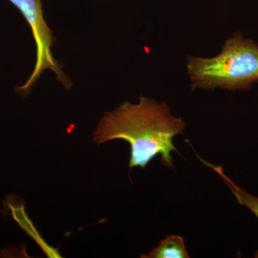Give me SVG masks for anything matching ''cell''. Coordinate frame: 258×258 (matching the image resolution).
I'll list each match as a JSON object with an SVG mask.
<instances>
[{
	"instance_id": "1",
	"label": "cell",
	"mask_w": 258,
	"mask_h": 258,
	"mask_svg": "<svg viewBox=\"0 0 258 258\" xmlns=\"http://www.w3.org/2000/svg\"><path fill=\"white\" fill-rule=\"evenodd\" d=\"M185 123L171 114L166 101L141 96L139 103L124 102L116 109L108 112L99 122L93 140L98 144L120 139L131 147L129 167L145 168L158 155L161 162L174 169L171 156L177 152L174 137L182 134Z\"/></svg>"
},
{
	"instance_id": "2",
	"label": "cell",
	"mask_w": 258,
	"mask_h": 258,
	"mask_svg": "<svg viewBox=\"0 0 258 258\" xmlns=\"http://www.w3.org/2000/svg\"><path fill=\"white\" fill-rule=\"evenodd\" d=\"M187 67L193 89H247L258 81V45L237 34L226 41L220 55L190 57Z\"/></svg>"
},
{
	"instance_id": "3",
	"label": "cell",
	"mask_w": 258,
	"mask_h": 258,
	"mask_svg": "<svg viewBox=\"0 0 258 258\" xmlns=\"http://www.w3.org/2000/svg\"><path fill=\"white\" fill-rule=\"evenodd\" d=\"M20 10L30 28L36 44V62L31 76L27 82L20 88L22 91H28L40 77L42 72L50 69L57 76V79L63 83H69L57 61L54 59L52 47L54 39L52 31L47 26L44 18L41 0H10Z\"/></svg>"
},
{
	"instance_id": "4",
	"label": "cell",
	"mask_w": 258,
	"mask_h": 258,
	"mask_svg": "<svg viewBox=\"0 0 258 258\" xmlns=\"http://www.w3.org/2000/svg\"><path fill=\"white\" fill-rule=\"evenodd\" d=\"M144 257L149 258H188L184 240L178 235L166 237L150 253Z\"/></svg>"
},
{
	"instance_id": "5",
	"label": "cell",
	"mask_w": 258,
	"mask_h": 258,
	"mask_svg": "<svg viewBox=\"0 0 258 258\" xmlns=\"http://www.w3.org/2000/svg\"><path fill=\"white\" fill-rule=\"evenodd\" d=\"M202 161L205 163L206 165L210 166L218 175L221 176L223 181L227 185L232 193L237 200V203L242 206L245 207L248 209L249 211L254 214V216L257 217L258 220V198L250 193L247 192L245 190L242 189L240 186L236 185L224 172L223 169L220 166H214L212 164L207 163L206 161Z\"/></svg>"
}]
</instances>
